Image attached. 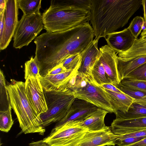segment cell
Returning a JSON list of instances; mask_svg holds the SVG:
<instances>
[{
    "label": "cell",
    "instance_id": "1",
    "mask_svg": "<svg viewBox=\"0 0 146 146\" xmlns=\"http://www.w3.org/2000/svg\"><path fill=\"white\" fill-rule=\"evenodd\" d=\"M95 36L89 22L60 32H46L37 37L34 57L38 63L41 76L47 75L65 58L81 54L92 43Z\"/></svg>",
    "mask_w": 146,
    "mask_h": 146
},
{
    "label": "cell",
    "instance_id": "2",
    "mask_svg": "<svg viewBox=\"0 0 146 146\" xmlns=\"http://www.w3.org/2000/svg\"><path fill=\"white\" fill-rule=\"evenodd\" d=\"M142 0H91L90 21L95 39L105 38L128 23Z\"/></svg>",
    "mask_w": 146,
    "mask_h": 146
},
{
    "label": "cell",
    "instance_id": "3",
    "mask_svg": "<svg viewBox=\"0 0 146 146\" xmlns=\"http://www.w3.org/2000/svg\"><path fill=\"white\" fill-rule=\"evenodd\" d=\"M7 85L12 108L15 113L23 132L38 133L43 135L45 131L40 115L32 106L25 92V82L11 80Z\"/></svg>",
    "mask_w": 146,
    "mask_h": 146
},
{
    "label": "cell",
    "instance_id": "4",
    "mask_svg": "<svg viewBox=\"0 0 146 146\" xmlns=\"http://www.w3.org/2000/svg\"><path fill=\"white\" fill-rule=\"evenodd\" d=\"M90 10L74 6L49 7L42 15L44 28L54 33L69 30L90 20Z\"/></svg>",
    "mask_w": 146,
    "mask_h": 146
},
{
    "label": "cell",
    "instance_id": "5",
    "mask_svg": "<svg viewBox=\"0 0 146 146\" xmlns=\"http://www.w3.org/2000/svg\"><path fill=\"white\" fill-rule=\"evenodd\" d=\"M48 110L41 114L42 125L45 127L61 120L66 115L76 99L69 82L58 89L44 91Z\"/></svg>",
    "mask_w": 146,
    "mask_h": 146
},
{
    "label": "cell",
    "instance_id": "6",
    "mask_svg": "<svg viewBox=\"0 0 146 146\" xmlns=\"http://www.w3.org/2000/svg\"><path fill=\"white\" fill-rule=\"evenodd\" d=\"M88 131L80 125V121H70L54 128L42 140L48 146H77Z\"/></svg>",
    "mask_w": 146,
    "mask_h": 146
},
{
    "label": "cell",
    "instance_id": "7",
    "mask_svg": "<svg viewBox=\"0 0 146 146\" xmlns=\"http://www.w3.org/2000/svg\"><path fill=\"white\" fill-rule=\"evenodd\" d=\"M42 16L40 12L23 15L18 22L13 36V47L20 49L27 46L39 34L43 28Z\"/></svg>",
    "mask_w": 146,
    "mask_h": 146
},
{
    "label": "cell",
    "instance_id": "8",
    "mask_svg": "<svg viewBox=\"0 0 146 146\" xmlns=\"http://www.w3.org/2000/svg\"><path fill=\"white\" fill-rule=\"evenodd\" d=\"M86 81L83 87L71 89L76 98L86 101L108 112L114 113L110 98L105 89L98 85L91 77L90 78H86Z\"/></svg>",
    "mask_w": 146,
    "mask_h": 146
},
{
    "label": "cell",
    "instance_id": "9",
    "mask_svg": "<svg viewBox=\"0 0 146 146\" xmlns=\"http://www.w3.org/2000/svg\"><path fill=\"white\" fill-rule=\"evenodd\" d=\"M18 5L17 0H7L4 14L3 34L0 40V49H5L13 37L18 22Z\"/></svg>",
    "mask_w": 146,
    "mask_h": 146
},
{
    "label": "cell",
    "instance_id": "10",
    "mask_svg": "<svg viewBox=\"0 0 146 146\" xmlns=\"http://www.w3.org/2000/svg\"><path fill=\"white\" fill-rule=\"evenodd\" d=\"M25 82L26 96L39 115L48 110L44 90L39 78L29 77Z\"/></svg>",
    "mask_w": 146,
    "mask_h": 146
},
{
    "label": "cell",
    "instance_id": "11",
    "mask_svg": "<svg viewBox=\"0 0 146 146\" xmlns=\"http://www.w3.org/2000/svg\"><path fill=\"white\" fill-rule=\"evenodd\" d=\"M99 59L105 71L106 76L109 83L115 86L120 82L117 66V55L108 45L100 47Z\"/></svg>",
    "mask_w": 146,
    "mask_h": 146
},
{
    "label": "cell",
    "instance_id": "12",
    "mask_svg": "<svg viewBox=\"0 0 146 146\" xmlns=\"http://www.w3.org/2000/svg\"><path fill=\"white\" fill-rule=\"evenodd\" d=\"M98 108L91 103L76 98L66 115L57 122L54 128L59 127L68 122L82 121Z\"/></svg>",
    "mask_w": 146,
    "mask_h": 146
},
{
    "label": "cell",
    "instance_id": "13",
    "mask_svg": "<svg viewBox=\"0 0 146 146\" xmlns=\"http://www.w3.org/2000/svg\"><path fill=\"white\" fill-rule=\"evenodd\" d=\"M118 135L114 134L110 127L101 130L87 132L77 146H114Z\"/></svg>",
    "mask_w": 146,
    "mask_h": 146
},
{
    "label": "cell",
    "instance_id": "14",
    "mask_svg": "<svg viewBox=\"0 0 146 146\" xmlns=\"http://www.w3.org/2000/svg\"><path fill=\"white\" fill-rule=\"evenodd\" d=\"M105 38L108 45L117 54L129 50L137 39L127 28L110 33Z\"/></svg>",
    "mask_w": 146,
    "mask_h": 146
},
{
    "label": "cell",
    "instance_id": "15",
    "mask_svg": "<svg viewBox=\"0 0 146 146\" xmlns=\"http://www.w3.org/2000/svg\"><path fill=\"white\" fill-rule=\"evenodd\" d=\"M99 40L95 39L81 54V64L78 71V74L82 77L90 78L93 68L100 56L98 47Z\"/></svg>",
    "mask_w": 146,
    "mask_h": 146
},
{
    "label": "cell",
    "instance_id": "16",
    "mask_svg": "<svg viewBox=\"0 0 146 146\" xmlns=\"http://www.w3.org/2000/svg\"><path fill=\"white\" fill-rule=\"evenodd\" d=\"M116 135L133 133L146 129V117L129 119L115 118L110 127Z\"/></svg>",
    "mask_w": 146,
    "mask_h": 146
},
{
    "label": "cell",
    "instance_id": "17",
    "mask_svg": "<svg viewBox=\"0 0 146 146\" xmlns=\"http://www.w3.org/2000/svg\"><path fill=\"white\" fill-rule=\"evenodd\" d=\"M77 74V71L72 70L55 75L41 76L39 78L43 90L51 91L68 82Z\"/></svg>",
    "mask_w": 146,
    "mask_h": 146
},
{
    "label": "cell",
    "instance_id": "18",
    "mask_svg": "<svg viewBox=\"0 0 146 146\" xmlns=\"http://www.w3.org/2000/svg\"><path fill=\"white\" fill-rule=\"evenodd\" d=\"M108 113L104 110L98 108L83 120L80 121V124L88 129L89 131L103 129L107 127L105 124L104 118Z\"/></svg>",
    "mask_w": 146,
    "mask_h": 146
},
{
    "label": "cell",
    "instance_id": "19",
    "mask_svg": "<svg viewBox=\"0 0 146 146\" xmlns=\"http://www.w3.org/2000/svg\"><path fill=\"white\" fill-rule=\"evenodd\" d=\"M145 62L146 55L125 60L121 59L117 56V69L120 81L129 73Z\"/></svg>",
    "mask_w": 146,
    "mask_h": 146
},
{
    "label": "cell",
    "instance_id": "20",
    "mask_svg": "<svg viewBox=\"0 0 146 146\" xmlns=\"http://www.w3.org/2000/svg\"><path fill=\"white\" fill-rule=\"evenodd\" d=\"M107 93L115 113L117 111L125 113L134 100L123 92H118L105 89Z\"/></svg>",
    "mask_w": 146,
    "mask_h": 146
},
{
    "label": "cell",
    "instance_id": "21",
    "mask_svg": "<svg viewBox=\"0 0 146 146\" xmlns=\"http://www.w3.org/2000/svg\"><path fill=\"white\" fill-rule=\"evenodd\" d=\"M116 118L129 119L146 117V103L134 101L126 112L117 111L114 113Z\"/></svg>",
    "mask_w": 146,
    "mask_h": 146
},
{
    "label": "cell",
    "instance_id": "22",
    "mask_svg": "<svg viewBox=\"0 0 146 146\" xmlns=\"http://www.w3.org/2000/svg\"><path fill=\"white\" fill-rule=\"evenodd\" d=\"M118 57L127 60L140 56L146 55V39H137L132 46L126 51L119 53Z\"/></svg>",
    "mask_w": 146,
    "mask_h": 146
},
{
    "label": "cell",
    "instance_id": "23",
    "mask_svg": "<svg viewBox=\"0 0 146 146\" xmlns=\"http://www.w3.org/2000/svg\"><path fill=\"white\" fill-rule=\"evenodd\" d=\"M19 8L23 15L28 16L39 12L41 0H17Z\"/></svg>",
    "mask_w": 146,
    "mask_h": 146
},
{
    "label": "cell",
    "instance_id": "24",
    "mask_svg": "<svg viewBox=\"0 0 146 146\" xmlns=\"http://www.w3.org/2000/svg\"><path fill=\"white\" fill-rule=\"evenodd\" d=\"M0 111H5L11 106L4 74L0 71Z\"/></svg>",
    "mask_w": 146,
    "mask_h": 146
},
{
    "label": "cell",
    "instance_id": "25",
    "mask_svg": "<svg viewBox=\"0 0 146 146\" xmlns=\"http://www.w3.org/2000/svg\"><path fill=\"white\" fill-rule=\"evenodd\" d=\"M91 0H53L49 7L60 6H74L90 10Z\"/></svg>",
    "mask_w": 146,
    "mask_h": 146
},
{
    "label": "cell",
    "instance_id": "26",
    "mask_svg": "<svg viewBox=\"0 0 146 146\" xmlns=\"http://www.w3.org/2000/svg\"><path fill=\"white\" fill-rule=\"evenodd\" d=\"M99 58L93 68L91 77L98 85L100 86L102 84L109 83L107 79L104 69Z\"/></svg>",
    "mask_w": 146,
    "mask_h": 146
},
{
    "label": "cell",
    "instance_id": "27",
    "mask_svg": "<svg viewBox=\"0 0 146 146\" xmlns=\"http://www.w3.org/2000/svg\"><path fill=\"white\" fill-rule=\"evenodd\" d=\"M25 76L26 80L29 77L39 78L41 76L40 68L38 63L35 58L32 56L30 60L25 64Z\"/></svg>",
    "mask_w": 146,
    "mask_h": 146
},
{
    "label": "cell",
    "instance_id": "28",
    "mask_svg": "<svg viewBox=\"0 0 146 146\" xmlns=\"http://www.w3.org/2000/svg\"><path fill=\"white\" fill-rule=\"evenodd\" d=\"M82 61L80 54L76 53L70 55L64 59L60 63L68 71H78Z\"/></svg>",
    "mask_w": 146,
    "mask_h": 146
},
{
    "label": "cell",
    "instance_id": "29",
    "mask_svg": "<svg viewBox=\"0 0 146 146\" xmlns=\"http://www.w3.org/2000/svg\"><path fill=\"white\" fill-rule=\"evenodd\" d=\"M11 106L9 109L5 111H0V130L3 132H8L10 129L13 123L11 115Z\"/></svg>",
    "mask_w": 146,
    "mask_h": 146
},
{
    "label": "cell",
    "instance_id": "30",
    "mask_svg": "<svg viewBox=\"0 0 146 146\" xmlns=\"http://www.w3.org/2000/svg\"><path fill=\"white\" fill-rule=\"evenodd\" d=\"M116 87L123 93L133 98L134 101L146 103V92L134 89L120 83Z\"/></svg>",
    "mask_w": 146,
    "mask_h": 146
},
{
    "label": "cell",
    "instance_id": "31",
    "mask_svg": "<svg viewBox=\"0 0 146 146\" xmlns=\"http://www.w3.org/2000/svg\"><path fill=\"white\" fill-rule=\"evenodd\" d=\"M145 23V21L143 17L139 16H136L131 21L127 28L135 38L137 39Z\"/></svg>",
    "mask_w": 146,
    "mask_h": 146
},
{
    "label": "cell",
    "instance_id": "32",
    "mask_svg": "<svg viewBox=\"0 0 146 146\" xmlns=\"http://www.w3.org/2000/svg\"><path fill=\"white\" fill-rule=\"evenodd\" d=\"M122 85L131 88L146 92V81L125 78L120 82Z\"/></svg>",
    "mask_w": 146,
    "mask_h": 146
},
{
    "label": "cell",
    "instance_id": "33",
    "mask_svg": "<svg viewBox=\"0 0 146 146\" xmlns=\"http://www.w3.org/2000/svg\"><path fill=\"white\" fill-rule=\"evenodd\" d=\"M125 78L146 81V62L132 71Z\"/></svg>",
    "mask_w": 146,
    "mask_h": 146
},
{
    "label": "cell",
    "instance_id": "34",
    "mask_svg": "<svg viewBox=\"0 0 146 146\" xmlns=\"http://www.w3.org/2000/svg\"><path fill=\"white\" fill-rule=\"evenodd\" d=\"M146 138L131 137L122 139H117L115 144L118 146H126L139 141Z\"/></svg>",
    "mask_w": 146,
    "mask_h": 146
},
{
    "label": "cell",
    "instance_id": "35",
    "mask_svg": "<svg viewBox=\"0 0 146 146\" xmlns=\"http://www.w3.org/2000/svg\"><path fill=\"white\" fill-rule=\"evenodd\" d=\"M118 135L117 139H122L131 137L146 138V129L130 133Z\"/></svg>",
    "mask_w": 146,
    "mask_h": 146
},
{
    "label": "cell",
    "instance_id": "36",
    "mask_svg": "<svg viewBox=\"0 0 146 146\" xmlns=\"http://www.w3.org/2000/svg\"><path fill=\"white\" fill-rule=\"evenodd\" d=\"M68 71H69L63 66L61 63H60L52 68L48 72L46 75H55Z\"/></svg>",
    "mask_w": 146,
    "mask_h": 146
},
{
    "label": "cell",
    "instance_id": "37",
    "mask_svg": "<svg viewBox=\"0 0 146 146\" xmlns=\"http://www.w3.org/2000/svg\"><path fill=\"white\" fill-rule=\"evenodd\" d=\"M100 86L106 90L113 92H123L115 86L110 84H102Z\"/></svg>",
    "mask_w": 146,
    "mask_h": 146
},
{
    "label": "cell",
    "instance_id": "38",
    "mask_svg": "<svg viewBox=\"0 0 146 146\" xmlns=\"http://www.w3.org/2000/svg\"><path fill=\"white\" fill-rule=\"evenodd\" d=\"M4 12L0 14V40L1 39L4 32Z\"/></svg>",
    "mask_w": 146,
    "mask_h": 146
},
{
    "label": "cell",
    "instance_id": "39",
    "mask_svg": "<svg viewBox=\"0 0 146 146\" xmlns=\"http://www.w3.org/2000/svg\"><path fill=\"white\" fill-rule=\"evenodd\" d=\"M28 146H48L42 140L36 141H33L29 144Z\"/></svg>",
    "mask_w": 146,
    "mask_h": 146
},
{
    "label": "cell",
    "instance_id": "40",
    "mask_svg": "<svg viewBox=\"0 0 146 146\" xmlns=\"http://www.w3.org/2000/svg\"><path fill=\"white\" fill-rule=\"evenodd\" d=\"M126 146H146V138L137 142Z\"/></svg>",
    "mask_w": 146,
    "mask_h": 146
},
{
    "label": "cell",
    "instance_id": "41",
    "mask_svg": "<svg viewBox=\"0 0 146 146\" xmlns=\"http://www.w3.org/2000/svg\"><path fill=\"white\" fill-rule=\"evenodd\" d=\"M7 0H0V14L5 11Z\"/></svg>",
    "mask_w": 146,
    "mask_h": 146
},
{
    "label": "cell",
    "instance_id": "42",
    "mask_svg": "<svg viewBox=\"0 0 146 146\" xmlns=\"http://www.w3.org/2000/svg\"><path fill=\"white\" fill-rule=\"evenodd\" d=\"M142 5L143 7L144 19L146 27V0H142Z\"/></svg>",
    "mask_w": 146,
    "mask_h": 146
},
{
    "label": "cell",
    "instance_id": "43",
    "mask_svg": "<svg viewBox=\"0 0 146 146\" xmlns=\"http://www.w3.org/2000/svg\"><path fill=\"white\" fill-rule=\"evenodd\" d=\"M141 38L143 39H146V27L143 30L141 35Z\"/></svg>",
    "mask_w": 146,
    "mask_h": 146
}]
</instances>
